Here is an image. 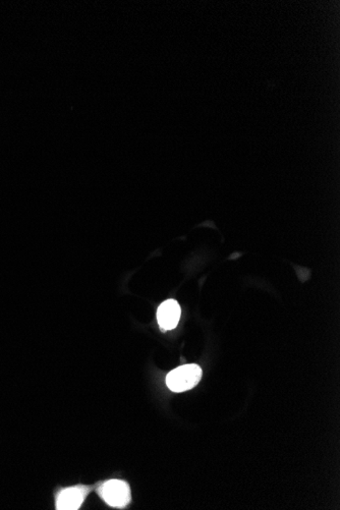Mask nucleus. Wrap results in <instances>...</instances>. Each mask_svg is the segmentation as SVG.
I'll list each match as a JSON object with an SVG mask.
<instances>
[{"instance_id": "1", "label": "nucleus", "mask_w": 340, "mask_h": 510, "mask_svg": "<svg viewBox=\"0 0 340 510\" xmlns=\"http://www.w3.org/2000/svg\"><path fill=\"white\" fill-rule=\"evenodd\" d=\"M202 374V369L196 363L180 366L167 375V384L171 391H187L200 382Z\"/></svg>"}, {"instance_id": "3", "label": "nucleus", "mask_w": 340, "mask_h": 510, "mask_svg": "<svg viewBox=\"0 0 340 510\" xmlns=\"http://www.w3.org/2000/svg\"><path fill=\"white\" fill-rule=\"evenodd\" d=\"M89 487L76 486L63 490L57 496L56 509L77 510L83 504L86 496L89 493Z\"/></svg>"}, {"instance_id": "2", "label": "nucleus", "mask_w": 340, "mask_h": 510, "mask_svg": "<svg viewBox=\"0 0 340 510\" xmlns=\"http://www.w3.org/2000/svg\"><path fill=\"white\" fill-rule=\"evenodd\" d=\"M101 497L110 507L123 509L131 502V490L123 481L111 480L105 483L99 490Z\"/></svg>"}, {"instance_id": "4", "label": "nucleus", "mask_w": 340, "mask_h": 510, "mask_svg": "<svg viewBox=\"0 0 340 510\" xmlns=\"http://www.w3.org/2000/svg\"><path fill=\"white\" fill-rule=\"evenodd\" d=\"M182 316L180 303L176 299H167L159 306L157 321L162 331L171 330L178 326Z\"/></svg>"}]
</instances>
